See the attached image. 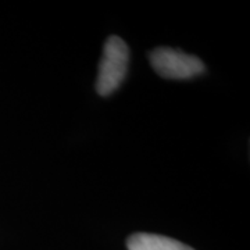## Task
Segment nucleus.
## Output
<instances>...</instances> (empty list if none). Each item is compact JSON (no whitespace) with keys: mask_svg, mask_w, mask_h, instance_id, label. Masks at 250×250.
I'll list each match as a JSON object with an SVG mask.
<instances>
[{"mask_svg":"<svg viewBox=\"0 0 250 250\" xmlns=\"http://www.w3.org/2000/svg\"><path fill=\"white\" fill-rule=\"evenodd\" d=\"M129 64V49L120 36H110L103 46L99 64L96 90L100 96H110L123 83Z\"/></svg>","mask_w":250,"mask_h":250,"instance_id":"1","label":"nucleus"},{"mask_svg":"<svg viewBox=\"0 0 250 250\" xmlns=\"http://www.w3.org/2000/svg\"><path fill=\"white\" fill-rule=\"evenodd\" d=\"M149 60L153 70L166 80H189L205 72V64L199 57L171 47L154 49Z\"/></svg>","mask_w":250,"mask_h":250,"instance_id":"2","label":"nucleus"},{"mask_svg":"<svg viewBox=\"0 0 250 250\" xmlns=\"http://www.w3.org/2000/svg\"><path fill=\"white\" fill-rule=\"evenodd\" d=\"M128 250H195L182 242L157 233L138 232L126 239Z\"/></svg>","mask_w":250,"mask_h":250,"instance_id":"3","label":"nucleus"}]
</instances>
